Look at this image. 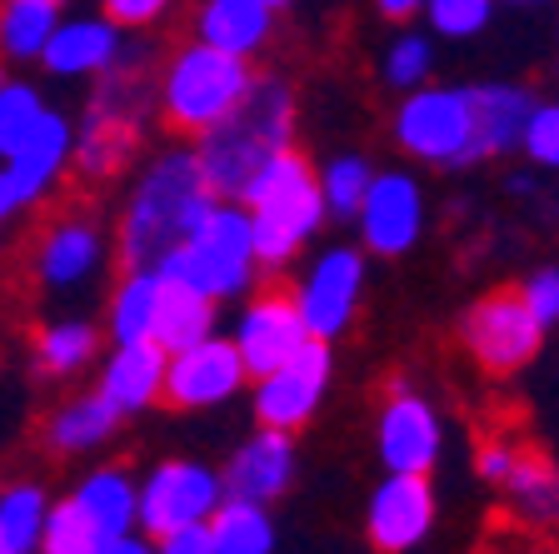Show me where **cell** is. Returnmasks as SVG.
<instances>
[{"mask_svg":"<svg viewBox=\"0 0 559 554\" xmlns=\"http://www.w3.org/2000/svg\"><path fill=\"white\" fill-rule=\"evenodd\" d=\"M205 524H210V544H215V554H270L275 550V520H270V505H250V499L225 495Z\"/></svg>","mask_w":559,"mask_h":554,"instance_id":"cell-30","label":"cell"},{"mask_svg":"<svg viewBox=\"0 0 559 554\" xmlns=\"http://www.w3.org/2000/svg\"><path fill=\"white\" fill-rule=\"evenodd\" d=\"M374 450L390 474H430L444 455V425L425 394L395 385L374 420Z\"/></svg>","mask_w":559,"mask_h":554,"instance_id":"cell-14","label":"cell"},{"mask_svg":"<svg viewBox=\"0 0 559 554\" xmlns=\"http://www.w3.org/2000/svg\"><path fill=\"white\" fill-rule=\"evenodd\" d=\"M91 365H100V325L95 320L66 315V320H50L35 335V369L50 380H70Z\"/></svg>","mask_w":559,"mask_h":554,"instance_id":"cell-28","label":"cell"},{"mask_svg":"<svg viewBox=\"0 0 559 554\" xmlns=\"http://www.w3.org/2000/svg\"><path fill=\"white\" fill-rule=\"evenodd\" d=\"M95 554H155V540L151 534H140V530H126V534H110Z\"/></svg>","mask_w":559,"mask_h":554,"instance_id":"cell-44","label":"cell"},{"mask_svg":"<svg viewBox=\"0 0 559 554\" xmlns=\"http://www.w3.org/2000/svg\"><path fill=\"white\" fill-rule=\"evenodd\" d=\"M514 455H520V445H500V439H489L485 450H479V460H475V470L485 474L489 485H504V474L514 470Z\"/></svg>","mask_w":559,"mask_h":554,"instance_id":"cell-43","label":"cell"},{"mask_svg":"<svg viewBox=\"0 0 559 554\" xmlns=\"http://www.w3.org/2000/svg\"><path fill=\"white\" fill-rule=\"evenodd\" d=\"M265 5H270V11H290L295 0H265Z\"/></svg>","mask_w":559,"mask_h":554,"instance_id":"cell-47","label":"cell"},{"mask_svg":"<svg viewBox=\"0 0 559 554\" xmlns=\"http://www.w3.org/2000/svg\"><path fill=\"white\" fill-rule=\"evenodd\" d=\"M95 95L85 105V126H75V155L70 165L85 180H110L116 170H126L130 155L140 151V135L151 126L155 110V70L151 50L140 40H126L120 60L105 75H95Z\"/></svg>","mask_w":559,"mask_h":554,"instance_id":"cell-3","label":"cell"},{"mask_svg":"<svg viewBox=\"0 0 559 554\" xmlns=\"http://www.w3.org/2000/svg\"><path fill=\"white\" fill-rule=\"evenodd\" d=\"M155 305H160V270H126L120 285L110 290V305H105V335H110V345L151 340Z\"/></svg>","mask_w":559,"mask_h":554,"instance_id":"cell-29","label":"cell"},{"mask_svg":"<svg viewBox=\"0 0 559 554\" xmlns=\"http://www.w3.org/2000/svg\"><path fill=\"white\" fill-rule=\"evenodd\" d=\"M245 359L230 335H205L195 345L165 355V400L175 410H215L245 390Z\"/></svg>","mask_w":559,"mask_h":554,"instance_id":"cell-13","label":"cell"},{"mask_svg":"<svg viewBox=\"0 0 559 554\" xmlns=\"http://www.w3.org/2000/svg\"><path fill=\"white\" fill-rule=\"evenodd\" d=\"M275 15L265 0H200L195 5V40L225 50V56L255 60L275 35Z\"/></svg>","mask_w":559,"mask_h":554,"instance_id":"cell-22","label":"cell"},{"mask_svg":"<svg viewBox=\"0 0 559 554\" xmlns=\"http://www.w3.org/2000/svg\"><path fill=\"white\" fill-rule=\"evenodd\" d=\"M370 180H374V165L365 161V155H335V161H325L320 170H314L320 200H325V215L355 220V210H360Z\"/></svg>","mask_w":559,"mask_h":554,"instance_id":"cell-33","label":"cell"},{"mask_svg":"<svg viewBox=\"0 0 559 554\" xmlns=\"http://www.w3.org/2000/svg\"><path fill=\"white\" fill-rule=\"evenodd\" d=\"M5 215H15V210H11V200H5V190H0V225H5Z\"/></svg>","mask_w":559,"mask_h":554,"instance_id":"cell-46","label":"cell"},{"mask_svg":"<svg viewBox=\"0 0 559 554\" xmlns=\"http://www.w3.org/2000/svg\"><path fill=\"white\" fill-rule=\"evenodd\" d=\"M0 554H11V550H5V540H0Z\"/></svg>","mask_w":559,"mask_h":554,"instance_id":"cell-50","label":"cell"},{"mask_svg":"<svg viewBox=\"0 0 559 554\" xmlns=\"http://www.w3.org/2000/svg\"><path fill=\"white\" fill-rule=\"evenodd\" d=\"M374 11H380L384 21H409V15L425 11V0H374Z\"/></svg>","mask_w":559,"mask_h":554,"instance_id":"cell-45","label":"cell"},{"mask_svg":"<svg viewBox=\"0 0 559 554\" xmlns=\"http://www.w3.org/2000/svg\"><path fill=\"white\" fill-rule=\"evenodd\" d=\"M250 81H255V60L225 56L205 40H190L155 70V110L175 135L195 140L200 130L225 120L245 101Z\"/></svg>","mask_w":559,"mask_h":554,"instance_id":"cell-5","label":"cell"},{"mask_svg":"<svg viewBox=\"0 0 559 554\" xmlns=\"http://www.w3.org/2000/svg\"><path fill=\"white\" fill-rule=\"evenodd\" d=\"M355 225H360V245L370 255H384V260L409 255L425 235V190H419V180L409 170H374L370 190L355 210Z\"/></svg>","mask_w":559,"mask_h":554,"instance_id":"cell-12","label":"cell"},{"mask_svg":"<svg viewBox=\"0 0 559 554\" xmlns=\"http://www.w3.org/2000/svg\"><path fill=\"white\" fill-rule=\"evenodd\" d=\"M70 155H75V126L50 105L21 151L11 161H0V190H5L11 210L40 205L60 185V175L70 170Z\"/></svg>","mask_w":559,"mask_h":554,"instance_id":"cell-17","label":"cell"},{"mask_svg":"<svg viewBox=\"0 0 559 554\" xmlns=\"http://www.w3.org/2000/svg\"><path fill=\"white\" fill-rule=\"evenodd\" d=\"M425 21H430V35H444V40H469L489 25L495 15V0H425Z\"/></svg>","mask_w":559,"mask_h":554,"instance_id":"cell-37","label":"cell"},{"mask_svg":"<svg viewBox=\"0 0 559 554\" xmlns=\"http://www.w3.org/2000/svg\"><path fill=\"white\" fill-rule=\"evenodd\" d=\"M155 270H160V280H180V285H190L195 295H205L215 305L250 295L260 260L245 205L240 200H215V210L195 225V235L180 250L165 255Z\"/></svg>","mask_w":559,"mask_h":554,"instance_id":"cell-6","label":"cell"},{"mask_svg":"<svg viewBox=\"0 0 559 554\" xmlns=\"http://www.w3.org/2000/svg\"><path fill=\"white\" fill-rule=\"evenodd\" d=\"M35 280L46 290H81L85 280L100 275L105 266V235L95 220L85 215H60L50 220L46 231H40V240H35Z\"/></svg>","mask_w":559,"mask_h":554,"instance_id":"cell-18","label":"cell"},{"mask_svg":"<svg viewBox=\"0 0 559 554\" xmlns=\"http://www.w3.org/2000/svg\"><path fill=\"white\" fill-rule=\"evenodd\" d=\"M365 275H370V270H365L360 245H325V250L305 266V275L295 280V290H290V300H295V310H300L310 340L335 345V340L345 335L355 310H360Z\"/></svg>","mask_w":559,"mask_h":554,"instance_id":"cell-8","label":"cell"},{"mask_svg":"<svg viewBox=\"0 0 559 554\" xmlns=\"http://www.w3.org/2000/svg\"><path fill=\"white\" fill-rule=\"evenodd\" d=\"M221 499H225L221 470H210V464H200V460H160L140 480L135 530L160 540V534L180 530V524L210 520Z\"/></svg>","mask_w":559,"mask_h":554,"instance_id":"cell-10","label":"cell"},{"mask_svg":"<svg viewBox=\"0 0 559 554\" xmlns=\"http://www.w3.org/2000/svg\"><path fill=\"white\" fill-rule=\"evenodd\" d=\"M520 300H524V310L545 325V330L549 325H559V270L555 266L535 270V275L520 285Z\"/></svg>","mask_w":559,"mask_h":554,"instance_id":"cell-40","label":"cell"},{"mask_svg":"<svg viewBox=\"0 0 559 554\" xmlns=\"http://www.w3.org/2000/svg\"><path fill=\"white\" fill-rule=\"evenodd\" d=\"M105 544V534L85 520V509L75 499H56L46 509V530H40V554H95Z\"/></svg>","mask_w":559,"mask_h":554,"instance_id":"cell-36","label":"cell"},{"mask_svg":"<svg viewBox=\"0 0 559 554\" xmlns=\"http://www.w3.org/2000/svg\"><path fill=\"white\" fill-rule=\"evenodd\" d=\"M155 554H215V544H210V524H180V530L160 534L155 540Z\"/></svg>","mask_w":559,"mask_h":554,"instance_id":"cell-42","label":"cell"},{"mask_svg":"<svg viewBox=\"0 0 559 554\" xmlns=\"http://www.w3.org/2000/svg\"><path fill=\"white\" fill-rule=\"evenodd\" d=\"M46 110L50 105H46V95L35 91V85L0 81V161H11V155L21 151L25 140H31V130L40 126Z\"/></svg>","mask_w":559,"mask_h":554,"instance_id":"cell-35","label":"cell"},{"mask_svg":"<svg viewBox=\"0 0 559 554\" xmlns=\"http://www.w3.org/2000/svg\"><path fill=\"white\" fill-rule=\"evenodd\" d=\"M175 11V0H100V15L120 31H151Z\"/></svg>","mask_w":559,"mask_h":554,"instance_id":"cell-39","label":"cell"},{"mask_svg":"<svg viewBox=\"0 0 559 554\" xmlns=\"http://www.w3.org/2000/svg\"><path fill=\"white\" fill-rule=\"evenodd\" d=\"M435 490L430 474H390L370 490L365 505V540L380 554H409L415 544L430 540L435 530Z\"/></svg>","mask_w":559,"mask_h":554,"instance_id":"cell-15","label":"cell"},{"mask_svg":"<svg viewBox=\"0 0 559 554\" xmlns=\"http://www.w3.org/2000/svg\"><path fill=\"white\" fill-rule=\"evenodd\" d=\"M305 340H310V330H305L300 310H295L290 290H255V295L245 300L235 330H230V345L240 350L250 380H260L265 369L285 365Z\"/></svg>","mask_w":559,"mask_h":554,"instance_id":"cell-16","label":"cell"},{"mask_svg":"<svg viewBox=\"0 0 559 554\" xmlns=\"http://www.w3.org/2000/svg\"><path fill=\"white\" fill-rule=\"evenodd\" d=\"M539 340H545V325L524 310L520 290H489L460 315V345L489 375L524 369L539 355Z\"/></svg>","mask_w":559,"mask_h":554,"instance_id":"cell-9","label":"cell"},{"mask_svg":"<svg viewBox=\"0 0 559 554\" xmlns=\"http://www.w3.org/2000/svg\"><path fill=\"white\" fill-rule=\"evenodd\" d=\"M46 490L31 485V480H15V485H0V540L11 554H35L40 550V530H46Z\"/></svg>","mask_w":559,"mask_h":554,"instance_id":"cell-32","label":"cell"},{"mask_svg":"<svg viewBox=\"0 0 559 554\" xmlns=\"http://www.w3.org/2000/svg\"><path fill=\"white\" fill-rule=\"evenodd\" d=\"M0 81H5V70H0Z\"/></svg>","mask_w":559,"mask_h":554,"instance_id":"cell-51","label":"cell"},{"mask_svg":"<svg viewBox=\"0 0 559 554\" xmlns=\"http://www.w3.org/2000/svg\"><path fill=\"white\" fill-rule=\"evenodd\" d=\"M215 190H210L205 170H200L190 145H170L160 151L145 170L135 175L120 210L116 250L126 270H155L170 250L195 235V225L215 210Z\"/></svg>","mask_w":559,"mask_h":554,"instance_id":"cell-1","label":"cell"},{"mask_svg":"<svg viewBox=\"0 0 559 554\" xmlns=\"http://www.w3.org/2000/svg\"><path fill=\"white\" fill-rule=\"evenodd\" d=\"M56 21L60 5L50 0H0V60H11V66L40 60Z\"/></svg>","mask_w":559,"mask_h":554,"instance_id":"cell-31","label":"cell"},{"mask_svg":"<svg viewBox=\"0 0 559 554\" xmlns=\"http://www.w3.org/2000/svg\"><path fill=\"white\" fill-rule=\"evenodd\" d=\"M120 50H126V31L110 25L105 15H60L46 50H40V66L56 81H95L116 66Z\"/></svg>","mask_w":559,"mask_h":554,"instance_id":"cell-19","label":"cell"},{"mask_svg":"<svg viewBox=\"0 0 559 554\" xmlns=\"http://www.w3.org/2000/svg\"><path fill=\"white\" fill-rule=\"evenodd\" d=\"M215 335V300L195 295L190 285L180 280H160V305H155V325H151V340L175 355V350L195 345V340Z\"/></svg>","mask_w":559,"mask_h":554,"instance_id":"cell-27","label":"cell"},{"mask_svg":"<svg viewBox=\"0 0 559 554\" xmlns=\"http://www.w3.org/2000/svg\"><path fill=\"white\" fill-rule=\"evenodd\" d=\"M495 5H545V0H495Z\"/></svg>","mask_w":559,"mask_h":554,"instance_id":"cell-48","label":"cell"},{"mask_svg":"<svg viewBox=\"0 0 559 554\" xmlns=\"http://www.w3.org/2000/svg\"><path fill=\"white\" fill-rule=\"evenodd\" d=\"M384 85L390 91H419V85H430L435 75V35L425 31H400L395 40H390V50H384Z\"/></svg>","mask_w":559,"mask_h":554,"instance_id":"cell-34","label":"cell"},{"mask_svg":"<svg viewBox=\"0 0 559 554\" xmlns=\"http://www.w3.org/2000/svg\"><path fill=\"white\" fill-rule=\"evenodd\" d=\"M221 480H225V495L250 499V505H275V499L295 485V435L260 425L255 435L230 455Z\"/></svg>","mask_w":559,"mask_h":554,"instance_id":"cell-20","label":"cell"},{"mask_svg":"<svg viewBox=\"0 0 559 554\" xmlns=\"http://www.w3.org/2000/svg\"><path fill=\"white\" fill-rule=\"evenodd\" d=\"M70 499L85 509V520L110 540V534L135 530V499H140V480L126 464H100L70 490Z\"/></svg>","mask_w":559,"mask_h":554,"instance_id":"cell-25","label":"cell"},{"mask_svg":"<svg viewBox=\"0 0 559 554\" xmlns=\"http://www.w3.org/2000/svg\"><path fill=\"white\" fill-rule=\"evenodd\" d=\"M520 151L530 155V165H539V170H559V101H535V110H530V120H524V140Z\"/></svg>","mask_w":559,"mask_h":554,"instance_id":"cell-38","label":"cell"},{"mask_svg":"<svg viewBox=\"0 0 559 554\" xmlns=\"http://www.w3.org/2000/svg\"><path fill=\"white\" fill-rule=\"evenodd\" d=\"M50 5H60V11H66V5H70V0H50Z\"/></svg>","mask_w":559,"mask_h":554,"instance_id":"cell-49","label":"cell"},{"mask_svg":"<svg viewBox=\"0 0 559 554\" xmlns=\"http://www.w3.org/2000/svg\"><path fill=\"white\" fill-rule=\"evenodd\" d=\"M240 205L250 215L260 270H285L325 225V200L314 185V165L300 151H280L255 170V180L240 190Z\"/></svg>","mask_w":559,"mask_h":554,"instance_id":"cell-4","label":"cell"},{"mask_svg":"<svg viewBox=\"0 0 559 554\" xmlns=\"http://www.w3.org/2000/svg\"><path fill=\"white\" fill-rule=\"evenodd\" d=\"M330 375H335V355H330L325 340H305L285 365L265 369L255 380V425L265 429H305L314 420V410L325 404V390H330Z\"/></svg>","mask_w":559,"mask_h":554,"instance_id":"cell-11","label":"cell"},{"mask_svg":"<svg viewBox=\"0 0 559 554\" xmlns=\"http://www.w3.org/2000/svg\"><path fill=\"white\" fill-rule=\"evenodd\" d=\"M100 394L120 420L145 415L151 404L165 400V350L155 340H135V345H110V355L100 359Z\"/></svg>","mask_w":559,"mask_h":554,"instance_id":"cell-21","label":"cell"},{"mask_svg":"<svg viewBox=\"0 0 559 554\" xmlns=\"http://www.w3.org/2000/svg\"><path fill=\"white\" fill-rule=\"evenodd\" d=\"M120 429V415L100 394H70L60 410H50L46 420V445L56 455H91L100 445H110V435Z\"/></svg>","mask_w":559,"mask_h":554,"instance_id":"cell-26","label":"cell"},{"mask_svg":"<svg viewBox=\"0 0 559 554\" xmlns=\"http://www.w3.org/2000/svg\"><path fill=\"white\" fill-rule=\"evenodd\" d=\"M395 145L419 165H475V85H419L395 110Z\"/></svg>","mask_w":559,"mask_h":554,"instance_id":"cell-7","label":"cell"},{"mask_svg":"<svg viewBox=\"0 0 559 554\" xmlns=\"http://www.w3.org/2000/svg\"><path fill=\"white\" fill-rule=\"evenodd\" d=\"M290 145H295V85L285 75H260V70L230 116L190 140L210 190L221 200H240V190L255 180L260 165L270 155L290 151Z\"/></svg>","mask_w":559,"mask_h":554,"instance_id":"cell-2","label":"cell"},{"mask_svg":"<svg viewBox=\"0 0 559 554\" xmlns=\"http://www.w3.org/2000/svg\"><path fill=\"white\" fill-rule=\"evenodd\" d=\"M479 554H555L535 530H524V524H495L479 544Z\"/></svg>","mask_w":559,"mask_h":554,"instance_id":"cell-41","label":"cell"},{"mask_svg":"<svg viewBox=\"0 0 559 554\" xmlns=\"http://www.w3.org/2000/svg\"><path fill=\"white\" fill-rule=\"evenodd\" d=\"M504 499H510L514 524L524 530H555L559 524V464L539 450H520L514 455V470L504 474Z\"/></svg>","mask_w":559,"mask_h":554,"instance_id":"cell-24","label":"cell"},{"mask_svg":"<svg viewBox=\"0 0 559 554\" xmlns=\"http://www.w3.org/2000/svg\"><path fill=\"white\" fill-rule=\"evenodd\" d=\"M530 110H535V95L524 91V85H514V81L475 85V165L520 151Z\"/></svg>","mask_w":559,"mask_h":554,"instance_id":"cell-23","label":"cell"}]
</instances>
